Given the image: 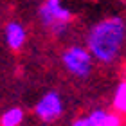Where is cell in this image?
Instances as JSON below:
<instances>
[{"instance_id":"7a4b0ae2","label":"cell","mask_w":126,"mask_h":126,"mask_svg":"<svg viewBox=\"0 0 126 126\" xmlns=\"http://www.w3.org/2000/svg\"><path fill=\"white\" fill-rule=\"evenodd\" d=\"M38 16L42 24L56 36H63L68 31V24L72 20L70 9H67L61 0H45L38 7Z\"/></svg>"},{"instance_id":"8992f818","label":"cell","mask_w":126,"mask_h":126,"mask_svg":"<svg viewBox=\"0 0 126 126\" xmlns=\"http://www.w3.org/2000/svg\"><path fill=\"white\" fill-rule=\"evenodd\" d=\"M24 117H25V112L20 106L7 108L0 115V126H20L24 123Z\"/></svg>"},{"instance_id":"3957f363","label":"cell","mask_w":126,"mask_h":126,"mask_svg":"<svg viewBox=\"0 0 126 126\" xmlns=\"http://www.w3.org/2000/svg\"><path fill=\"white\" fill-rule=\"evenodd\" d=\"M61 63L70 76L79 78V79H87L90 76V72H92L94 58L87 47H83V45H70V47H67L63 50Z\"/></svg>"},{"instance_id":"ba28073f","label":"cell","mask_w":126,"mask_h":126,"mask_svg":"<svg viewBox=\"0 0 126 126\" xmlns=\"http://www.w3.org/2000/svg\"><path fill=\"white\" fill-rule=\"evenodd\" d=\"M95 126H121V117L110 112V113H108V115L103 119L99 124H95Z\"/></svg>"},{"instance_id":"52a82bcc","label":"cell","mask_w":126,"mask_h":126,"mask_svg":"<svg viewBox=\"0 0 126 126\" xmlns=\"http://www.w3.org/2000/svg\"><path fill=\"white\" fill-rule=\"evenodd\" d=\"M113 108L126 115V81H121L119 87L115 88V94H113Z\"/></svg>"},{"instance_id":"5b68a950","label":"cell","mask_w":126,"mask_h":126,"mask_svg":"<svg viewBox=\"0 0 126 126\" xmlns=\"http://www.w3.org/2000/svg\"><path fill=\"white\" fill-rule=\"evenodd\" d=\"M4 36H5V43L11 50H20L24 47L25 40H27V31L25 27L20 24V22H9L5 25V31H4Z\"/></svg>"},{"instance_id":"9c48e42d","label":"cell","mask_w":126,"mask_h":126,"mask_svg":"<svg viewBox=\"0 0 126 126\" xmlns=\"http://www.w3.org/2000/svg\"><path fill=\"white\" fill-rule=\"evenodd\" d=\"M70 126H90V123L87 121V115H83V117H78Z\"/></svg>"},{"instance_id":"277c9868","label":"cell","mask_w":126,"mask_h":126,"mask_svg":"<svg viewBox=\"0 0 126 126\" xmlns=\"http://www.w3.org/2000/svg\"><path fill=\"white\" fill-rule=\"evenodd\" d=\"M63 108H65V105H63V99H61L60 92L49 90V92L43 94L38 99V103L34 105V115L43 123H52L58 117H61Z\"/></svg>"},{"instance_id":"6da1fadb","label":"cell","mask_w":126,"mask_h":126,"mask_svg":"<svg viewBox=\"0 0 126 126\" xmlns=\"http://www.w3.org/2000/svg\"><path fill=\"white\" fill-rule=\"evenodd\" d=\"M126 42V22L121 16L105 18L90 29L87 36V49L92 58L103 65H112L124 47Z\"/></svg>"}]
</instances>
